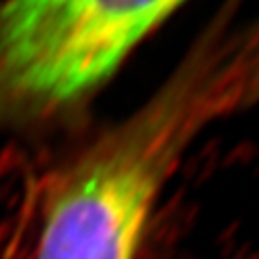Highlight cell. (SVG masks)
Returning <instances> with one entry per match:
<instances>
[{
	"instance_id": "1",
	"label": "cell",
	"mask_w": 259,
	"mask_h": 259,
	"mask_svg": "<svg viewBox=\"0 0 259 259\" xmlns=\"http://www.w3.org/2000/svg\"><path fill=\"white\" fill-rule=\"evenodd\" d=\"M202 110L196 94L179 87L56 167L40 188L35 259H140Z\"/></svg>"
},
{
	"instance_id": "2",
	"label": "cell",
	"mask_w": 259,
	"mask_h": 259,
	"mask_svg": "<svg viewBox=\"0 0 259 259\" xmlns=\"http://www.w3.org/2000/svg\"><path fill=\"white\" fill-rule=\"evenodd\" d=\"M186 0H0V131L60 119Z\"/></svg>"
}]
</instances>
